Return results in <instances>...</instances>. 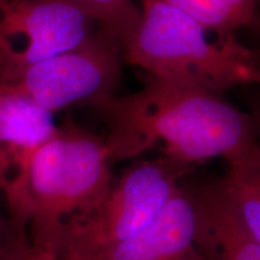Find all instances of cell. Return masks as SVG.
<instances>
[{
	"instance_id": "obj_12",
	"label": "cell",
	"mask_w": 260,
	"mask_h": 260,
	"mask_svg": "<svg viewBox=\"0 0 260 260\" xmlns=\"http://www.w3.org/2000/svg\"><path fill=\"white\" fill-rule=\"evenodd\" d=\"M87 14L123 52L138 28L141 8L134 0H69Z\"/></svg>"
},
{
	"instance_id": "obj_11",
	"label": "cell",
	"mask_w": 260,
	"mask_h": 260,
	"mask_svg": "<svg viewBox=\"0 0 260 260\" xmlns=\"http://www.w3.org/2000/svg\"><path fill=\"white\" fill-rule=\"evenodd\" d=\"M223 183L243 225L260 243V157L230 162Z\"/></svg>"
},
{
	"instance_id": "obj_15",
	"label": "cell",
	"mask_w": 260,
	"mask_h": 260,
	"mask_svg": "<svg viewBox=\"0 0 260 260\" xmlns=\"http://www.w3.org/2000/svg\"><path fill=\"white\" fill-rule=\"evenodd\" d=\"M8 235H9V232L4 230V225H3L2 220H0V260H5Z\"/></svg>"
},
{
	"instance_id": "obj_1",
	"label": "cell",
	"mask_w": 260,
	"mask_h": 260,
	"mask_svg": "<svg viewBox=\"0 0 260 260\" xmlns=\"http://www.w3.org/2000/svg\"><path fill=\"white\" fill-rule=\"evenodd\" d=\"M96 109L105 118L112 161L160 149L189 167L212 158L260 157L256 119L217 94L148 77L138 92L113 95Z\"/></svg>"
},
{
	"instance_id": "obj_6",
	"label": "cell",
	"mask_w": 260,
	"mask_h": 260,
	"mask_svg": "<svg viewBox=\"0 0 260 260\" xmlns=\"http://www.w3.org/2000/svg\"><path fill=\"white\" fill-rule=\"evenodd\" d=\"M102 30L69 0H0V82Z\"/></svg>"
},
{
	"instance_id": "obj_8",
	"label": "cell",
	"mask_w": 260,
	"mask_h": 260,
	"mask_svg": "<svg viewBox=\"0 0 260 260\" xmlns=\"http://www.w3.org/2000/svg\"><path fill=\"white\" fill-rule=\"evenodd\" d=\"M197 226L194 246L209 260H260V243L243 225L224 183L189 193Z\"/></svg>"
},
{
	"instance_id": "obj_14",
	"label": "cell",
	"mask_w": 260,
	"mask_h": 260,
	"mask_svg": "<svg viewBox=\"0 0 260 260\" xmlns=\"http://www.w3.org/2000/svg\"><path fill=\"white\" fill-rule=\"evenodd\" d=\"M176 260H209V259H207L206 256H205L203 253L197 248V247L193 246L190 247L184 254H182L180 258H177Z\"/></svg>"
},
{
	"instance_id": "obj_10",
	"label": "cell",
	"mask_w": 260,
	"mask_h": 260,
	"mask_svg": "<svg viewBox=\"0 0 260 260\" xmlns=\"http://www.w3.org/2000/svg\"><path fill=\"white\" fill-rule=\"evenodd\" d=\"M207 27L235 34L258 21L260 0H160Z\"/></svg>"
},
{
	"instance_id": "obj_9",
	"label": "cell",
	"mask_w": 260,
	"mask_h": 260,
	"mask_svg": "<svg viewBox=\"0 0 260 260\" xmlns=\"http://www.w3.org/2000/svg\"><path fill=\"white\" fill-rule=\"evenodd\" d=\"M195 226L193 200L180 187L153 222L100 260H176L194 246Z\"/></svg>"
},
{
	"instance_id": "obj_17",
	"label": "cell",
	"mask_w": 260,
	"mask_h": 260,
	"mask_svg": "<svg viewBox=\"0 0 260 260\" xmlns=\"http://www.w3.org/2000/svg\"><path fill=\"white\" fill-rule=\"evenodd\" d=\"M258 119H259V121H260V117H259V118H258Z\"/></svg>"
},
{
	"instance_id": "obj_2",
	"label": "cell",
	"mask_w": 260,
	"mask_h": 260,
	"mask_svg": "<svg viewBox=\"0 0 260 260\" xmlns=\"http://www.w3.org/2000/svg\"><path fill=\"white\" fill-rule=\"evenodd\" d=\"M112 162L105 139L71 122L58 126L29 162L14 224L51 254L60 234L105 198Z\"/></svg>"
},
{
	"instance_id": "obj_4",
	"label": "cell",
	"mask_w": 260,
	"mask_h": 260,
	"mask_svg": "<svg viewBox=\"0 0 260 260\" xmlns=\"http://www.w3.org/2000/svg\"><path fill=\"white\" fill-rule=\"evenodd\" d=\"M187 170L167 157L133 165L95 209L70 224L52 249L54 260H100L148 226L180 189Z\"/></svg>"
},
{
	"instance_id": "obj_7",
	"label": "cell",
	"mask_w": 260,
	"mask_h": 260,
	"mask_svg": "<svg viewBox=\"0 0 260 260\" xmlns=\"http://www.w3.org/2000/svg\"><path fill=\"white\" fill-rule=\"evenodd\" d=\"M57 128L53 112L18 87L0 82V193L11 211L32 155Z\"/></svg>"
},
{
	"instance_id": "obj_5",
	"label": "cell",
	"mask_w": 260,
	"mask_h": 260,
	"mask_svg": "<svg viewBox=\"0 0 260 260\" xmlns=\"http://www.w3.org/2000/svg\"><path fill=\"white\" fill-rule=\"evenodd\" d=\"M122 51L103 30L69 50L25 68L4 83L14 84L56 112L68 107H99L116 95Z\"/></svg>"
},
{
	"instance_id": "obj_3",
	"label": "cell",
	"mask_w": 260,
	"mask_h": 260,
	"mask_svg": "<svg viewBox=\"0 0 260 260\" xmlns=\"http://www.w3.org/2000/svg\"><path fill=\"white\" fill-rule=\"evenodd\" d=\"M122 57L149 77L217 94L260 84L259 51L160 0H141V19Z\"/></svg>"
},
{
	"instance_id": "obj_13",
	"label": "cell",
	"mask_w": 260,
	"mask_h": 260,
	"mask_svg": "<svg viewBox=\"0 0 260 260\" xmlns=\"http://www.w3.org/2000/svg\"><path fill=\"white\" fill-rule=\"evenodd\" d=\"M5 260H54L48 253L32 245L27 232L14 225L9 230Z\"/></svg>"
},
{
	"instance_id": "obj_16",
	"label": "cell",
	"mask_w": 260,
	"mask_h": 260,
	"mask_svg": "<svg viewBox=\"0 0 260 260\" xmlns=\"http://www.w3.org/2000/svg\"><path fill=\"white\" fill-rule=\"evenodd\" d=\"M256 126H258V138H259V142H260V121L256 119Z\"/></svg>"
}]
</instances>
